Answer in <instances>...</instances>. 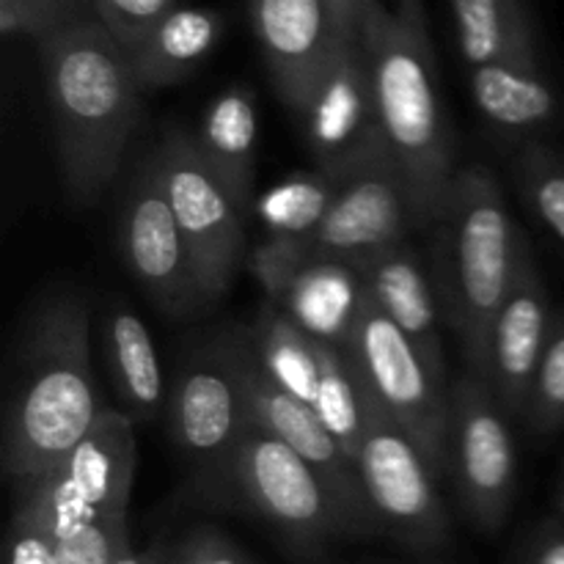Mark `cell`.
Here are the masks:
<instances>
[{"mask_svg":"<svg viewBox=\"0 0 564 564\" xmlns=\"http://www.w3.org/2000/svg\"><path fill=\"white\" fill-rule=\"evenodd\" d=\"M39 58L61 180L72 202L94 204L119 174L141 116L130 50L88 17L39 39Z\"/></svg>","mask_w":564,"mask_h":564,"instance_id":"1","label":"cell"},{"mask_svg":"<svg viewBox=\"0 0 564 564\" xmlns=\"http://www.w3.org/2000/svg\"><path fill=\"white\" fill-rule=\"evenodd\" d=\"M358 39L386 149L411 191L419 229H424L433 226L457 171L424 3L367 0Z\"/></svg>","mask_w":564,"mask_h":564,"instance_id":"2","label":"cell"},{"mask_svg":"<svg viewBox=\"0 0 564 564\" xmlns=\"http://www.w3.org/2000/svg\"><path fill=\"white\" fill-rule=\"evenodd\" d=\"M105 413L77 295L47 297L28 325L3 422V471L20 494L58 466Z\"/></svg>","mask_w":564,"mask_h":564,"instance_id":"3","label":"cell"},{"mask_svg":"<svg viewBox=\"0 0 564 564\" xmlns=\"http://www.w3.org/2000/svg\"><path fill=\"white\" fill-rule=\"evenodd\" d=\"M527 253L529 242L494 171L457 169L433 220L427 264L444 323L457 336L468 372L482 364L488 328Z\"/></svg>","mask_w":564,"mask_h":564,"instance_id":"4","label":"cell"},{"mask_svg":"<svg viewBox=\"0 0 564 564\" xmlns=\"http://www.w3.org/2000/svg\"><path fill=\"white\" fill-rule=\"evenodd\" d=\"M202 490L209 499L251 512L306 562L319 560L336 540L358 538L330 485L284 441L253 422Z\"/></svg>","mask_w":564,"mask_h":564,"instance_id":"5","label":"cell"},{"mask_svg":"<svg viewBox=\"0 0 564 564\" xmlns=\"http://www.w3.org/2000/svg\"><path fill=\"white\" fill-rule=\"evenodd\" d=\"M165 424L204 488L251 424L246 330H226L187 352L169 389Z\"/></svg>","mask_w":564,"mask_h":564,"instance_id":"6","label":"cell"},{"mask_svg":"<svg viewBox=\"0 0 564 564\" xmlns=\"http://www.w3.org/2000/svg\"><path fill=\"white\" fill-rule=\"evenodd\" d=\"M135 419L105 408L91 433L44 477L17 494L14 512L55 540L110 516H127L135 482Z\"/></svg>","mask_w":564,"mask_h":564,"instance_id":"7","label":"cell"},{"mask_svg":"<svg viewBox=\"0 0 564 564\" xmlns=\"http://www.w3.org/2000/svg\"><path fill=\"white\" fill-rule=\"evenodd\" d=\"M345 352L375 408L411 435L435 474L446 477L452 386L435 378L402 330L372 306L358 319Z\"/></svg>","mask_w":564,"mask_h":564,"instance_id":"8","label":"cell"},{"mask_svg":"<svg viewBox=\"0 0 564 564\" xmlns=\"http://www.w3.org/2000/svg\"><path fill=\"white\" fill-rule=\"evenodd\" d=\"M356 468L372 532L389 534L419 554L446 549L452 527L435 485L438 474L411 435L389 422L375 402L356 452Z\"/></svg>","mask_w":564,"mask_h":564,"instance_id":"9","label":"cell"},{"mask_svg":"<svg viewBox=\"0 0 564 564\" xmlns=\"http://www.w3.org/2000/svg\"><path fill=\"white\" fill-rule=\"evenodd\" d=\"M152 152L163 174L165 196L191 251L198 290L207 303L218 301L229 292L242 262L248 215L204 163L191 130L169 127Z\"/></svg>","mask_w":564,"mask_h":564,"instance_id":"10","label":"cell"},{"mask_svg":"<svg viewBox=\"0 0 564 564\" xmlns=\"http://www.w3.org/2000/svg\"><path fill=\"white\" fill-rule=\"evenodd\" d=\"M510 419L482 378L466 369L455 380L446 477L455 482L468 521L485 534L499 532L516 505L518 455Z\"/></svg>","mask_w":564,"mask_h":564,"instance_id":"11","label":"cell"},{"mask_svg":"<svg viewBox=\"0 0 564 564\" xmlns=\"http://www.w3.org/2000/svg\"><path fill=\"white\" fill-rule=\"evenodd\" d=\"M248 268L268 303L317 341L345 350L369 306L361 268L319 257L306 246L264 240L251 253Z\"/></svg>","mask_w":564,"mask_h":564,"instance_id":"12","label":"cell"},{"mask_svg":"<svg viewBox=\"0 0 564 564\" xmlns=\"http://www.w3.org/2000/svg\"><path fill=\"white\" fill-rule=\"evenodd\" d=\"M119 246L127 270L163 312L185 317L202 308L191 251L165 196L158 158L147 154L132 176L119 213Z\"/></svg>","mask_w":564,"mask_h":564,"instance_id":"13","label":"cell"},{"mask_svg":"<svg viewBox=\"0 0 564 564\" xmlns=\"http://www.w3.org/2000/svg\"><path fill=\"white\" fill-rule=\"evenodd\" d=\"M297 116L317 169L350 176L389 154L361 39L339 44Z\"/></svg>","mask_w":564,"mask_h":564,"instance_id":"14","label":"cell"},{"mask_svg":"<svg viewBox=\"0 0 564 564\" xmlns=\"http://www.w3.org/2000/svg\"><path fill=\"white\" fill-rule=\"evenodd\" d=\"M416 226L411 191L394 160L383 154L347 176L314 237L312 251L364 268L397 242L408 240V231Z\"/></svg>","mask_w":564,"mask_h":564,"instance_id":"15","label":"cell"},{"mask_svg":"<svg viewBox=\"0 0 564 564\" xmlns=\"http://www.w3.org/2000/svg\"><path fill=\"white\" fill-rule=\"evenodd\" d=\"M253 33L281 102L301 113L345 33L328 0H248Z\"/></svg>","mask_w":564,"mask_h":564,"instance_id":"16","label":"cell"},{"mask_svg":"<svg viewBox=\"0 0 564 564\" xmlns=\"http://www.w3.org/2000/svg\"><path fill=\"white\" fill-rule=\"evenodd\" d=\"M551 325H554V312H551L549 286L529 248L510 295L490 323L482 364L477 372H471L482 378V383L494 391L510 416H523L529 386L538 372Z\"/></svg>","mask_w":564,"mask_h":564,"instance_id":"17","label":"cell"},{"mask_svg":"<svg viewBox=\"0 0 564 564\" xmlns=\"http://www.w3.org/2000/svg\"><path fill=\"white\" fill-rule=\"evenodd\" d=\"M248 339V336H246ZM248 413L257 427L268 430L279 441H284L292 452L303 457L341 501L347 516L356 523L358 534H372L367 501H364L361 479L352 457L339 446V441L325 430L312 405L264 378L262 369L253 364L248 350Z\"/></svg>","mask_w":564,"mask_h":564,"instance_id":"18","label":"cell"},{"mask_svg":"<svg viewBox=\"0 0 564 564\" xmlns=\"http://www.w3.org/2000/svg\"><path fill=\"white\" fill-rule=\"evenodd\" d=\"M369 306L416 347L430 372L446 383V350L441 336V303L430 264L408 240L397 242L361 268Z\"/></svg>","mask_w":564,"mask_h":564,"instance_id":"19","label":"cell"},{"mask_svg":"<svg viewBox=\"0 0 564 564\" xmlns=\"http://www.w3.org/2000/svg\"><path fill=\"white\" fill-rule=\"evenodd\" d=\"M468 88L485 124L518 147L543 141L540 135L562 116L560 88L545 75L540 55L468 69Z\"/></svg>","mask_w":564,"mask_h":564,"instance_id":"20","label":"cell"},{"mask_svg":"<svg viewBox=\"0 0 564 564\" xmlns=\"http://www.w3.org/2000/svg\"><path fill=\"white\" fill-rule=\"evenodd\" d=\"M193 135H196L204 163L224 182L242 213L251 215L253 204H257L253 180H257L259 135L257 97L251 88L237 83V86L220 91L209 102L207 113Z\"/></svg>","mask_w":564,"mask_h":564,"instance_id":"21","label":"cell"},{"mask_svg":"<svg viewBox=\"0 0 564 564\" xmlns=\"http://www.w3.org/2000/svg\"><path fill=\"white\" fill-rule=\"evenodd\" d=\"M226 20L207 6H180L130 50L132 69L143 91L169 88L191 77L218 47Z\"/></svg>","mask_w":564,"mask_h":564,"instance_id":"22","label":"cell"},{"mask_svg":"<svg viewBox=\"0 0 564 564\" xmlns=\"http://www.w3.org/2000/svg\"><path fill=\"white\" fill-rule=\"evenodd\" d=\"M102 347L124 413L135 422L165 416L169 389L147 323L132 308L113 306L102 319Z\"/></svg>","mask_w":564,"mask_h":564,"instance_id":"23","label":"cell"},{"mask_svg":"<svg viewBox=\"0 0 564 564\" xmlns=\"http://www.w3.org/2000/svg\"><path fill=\"white\" fill-rule=\"evenodd\" d=\"M452 22L466 69L540 55L527 0H452Z\"/></svg>","mask_w":564,"mask_h":564,"instance_id":"24","label":"cell"},{"mask_svg":"<svg viewBox=\"0 0 564 564\" xmlns=\"http://www.w3.org/2000/svg\"><path fill=\"white\" fill-rule=\"evenodd\" d=\"M347 176L317 169L297 171L257 198L253 213L264 229V242L312 248Z\"/></svg>","mask_w":564,"mask_h":564,"instance_id":"25","label":"cell"},{"mask_svg":"<svg viewBox=\"0 0 564 564\" xmlns=\"http://www.w3.org/2000/svg\"><path fill=\"white\" fill-rule=\"evenodd\" d=\"M246 336L253 364L262 369L264 378L273 380L286 394L312 405V397L317 391L323 341L297 328L273 303H264L259 308L253 325L246 328Z\"/></svg>","mask_w":564,"mask_h":564,"instance_id":"26","label":"cell"},{"mask_svg":"<svg viewBox=\"0 0 564 564\" xmlns=\"http://www.w3.org/2000/svg\"><path fill=\"white\" fill-rule=\"evenodd\" d=\"M369 394L364 380L358 378L350 356L341 347L323 345L319 356L317 391L312 397V411L325 424L330 435L339 441L341 449L356 463L358 444L369 422Z\"/></svg>","mask_w":564,"mask_h":564,"instance_id":"27","label":"cell"},{"mask_svg":"<svg viewBox=\"0 0 564 564\" xmlns=\"http://www.w3.org/2000/svg\"><path fill=\"white\" fill-rule=\"evenodd\" d=\"M512 180L523 204L564 248V154L545 141L523 143L512 158Z\"/></svg>","mask_w":564,"mask_h":564,"instance_id":"28","label":"cell"},{"mask_svg":"<svg viewBox=\"0 0 564 564\" xmlns=\"http://www.w3.org/2000/svg\"><path fill=\"white\" fill-rule=\"evenodd\" d=\"M521 419H527L538 435H551L564 427V312L554 314Z\"/></svg>","mask_w":564,"mask_h":564,"instance_id":"29","label":"cell"},{"mask_svg":"<svg viewBox=\"0 0 564 564\" xmlns=\"http://www.w3.org/2000/svg\"><path fill=\"white\" fill-rule=\"evenodd\" d=\"M94 17V0H0V31L6 36H50L61 28Z\"/></svg>","mask_w":564,"mask_h":564,"instance_id":"30","label":"cell"},{"mask_svg":"<svg viewBox=\"0 0 564 564\" xmlns=\"http://www.w3.org/2000/svg\"><path fill=\"white\" fill-rule=\"evenodd\" d=\"M130 545L127 516H110L61 538L58 564H116Z\"/></svg>","mask_w":564,"mask_h":564,"instance_id":"31","label":"cell"},{"mask_svg":"<svg viewBox=\"0 0 564 564\" xmlns=\"http://www.w3.org/2000/svg\"><path fill=\"white\" fill-rule=\"evenodd\" d=\"M180 6V0H94V20L102 22L121 47L135 50Z\"/></svg>","mask_w":564,"mask_h":564,"instance_id":"32","label":"cell"},{"mask_svg":"<svg viewBox=\"0 0 564 564\" xmlns=\"http://www.w3.org/2000/svg\"><path fill=\"white\" fill-rule=\"evenodd\" d=\"M165 564H253L251 556L215 527H196L169 551Z\"/></svg>","mask_w":564,"mask_h":564,"instance_id":"33","label":"cell"},{"mask_svg":"<svg viewBox=\"0 0 564 564\" xmlns=\"http://www.w3.org/2000/svg\"><path fill=\"white\" fill-rule=\"evenodd\" d=\"M6 564H58V540L33 518L14 512Z\"/></svg>","mask_w":564,"mask_h":564,"instance_id":"34","label":"cell"},{"mask_svg":"<svg viewBox=\"0 0 564 564\" xmlns=\"http://www.w3.org/2000/svg\"><path fill=\"white\" fill-rule=\"evenodd\" d=\"M518 564H564V521L551 518L543 521L521 549Z\"/></svg>","mask_w":564,"mask_h":564,"instance_id":"35","label":"cell"},{"mask_svg":"<svg viewBox=\"0 0 564 564\" xmlns=\"http://www.w3.org/2000/svg\"><path fill=\"white\" fill-rule=\"evenodd\" d=\"M334 9L336 25L347 39H358V25H361V0H328Z\"/></svg>","mask_w":564,"mask_h":564,"instance_id":"36","label":"cell"},{"mask_svg":"<svg viewBox=\"0 0 564 564\" xmlns=\"http://www.w3.org/2000/svg\"><path fill=\"white\" fill-rule=\"evenodd\" d=\"M165 560H169V551L163 549L141 551L135 549V545H130V549L116 560V564H165Z\"/></svg>","mask_w":564,"mask_h":564,"instance_id":"37","label":"cell"},{"mask_svg":"<svg viewBox=\"0 0 564 564\" xmlns=\"http://www.w3.org/2000/svg\"><path fill=\"white\" fill-rule=\"evenodd\" d=\"M560 518L564 521V477H562V488H560Z\"/></svg>","mask_w":564,"mask_h":564,"instance_id":"38","label":"cell"},{"mask_svg":"<svg viewBox=\"0 0 564 564\" xmlns=\"http://www.w3.org/2000/svg\"><path fill=\"white\" fill-rule=\"evenodd\" d=\"M364 3H367V0H361V6H364Z\"/></svg>","mask_w":564,"mask_h":564,"instance_id":"39","label":"cell"}]
</instances>
